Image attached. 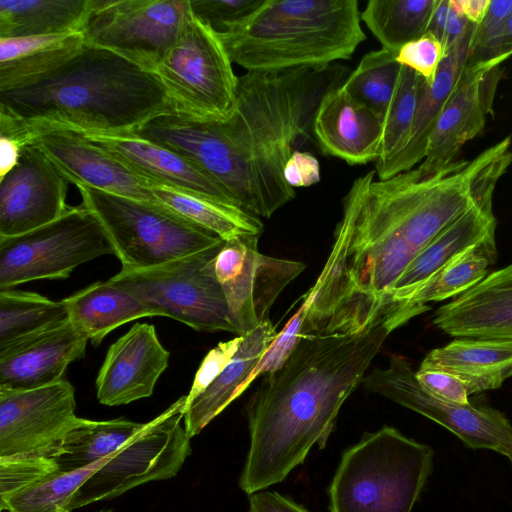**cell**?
Listing matches in <instances>:
<instances>
[{
    "instance_id": "6da1fadb",
    "label": "cell",
    "mask_w": 512,
    "mask_h": 512,
    "mask_svg": "<svg viewBox=\"0 0 512 512\" xmlns=\"http://www.w3.org/2000/svg\"><path fill=\"white\" fill-rule=\"evenodd\" d=\"M349 76L339 63L323 68L247 71L238 76L229 119L204 121L175 110L151 118L132 133L193 162L220 183L246 211L270 218L293 200L284 167L312 134L323 96Z\"/></svg>"
},
{
    "instance_id": "7a4b0ae2",
    "label": "cell",
    "mask_w": 512,
    "mask_h": 512,
    "mask_svg": "<svg viewBox=\"0 0 512 512\" xmlns=\"http://www.w3.org/2000/svg\"><path fill=\"white\" fill-rule=\"evenodd\" d=\"M371 170L343 199L332 251L320 274L335 300L376 309L417 254L475 205L469 177L448 166H419L384 180Z\"/></svg>"
},
{
    "instance_id": "3957f363",
    "label": "cell",
    "mask_w": 512,
    "mask_h": 512,
    "mask_svg": "<svg viewBox=\"0 0 512 512\" xmlns=\"http://www.w3.org/2000/svg\"><path fill=\"white\" fill-rule=\"evenodd\" d=\"M392 313L356 331L304 335L285 363L265 374L246 404L243 492L250 496L282 482L314 446H326L343 403L398 328Z\"/></svg>"
},
{
    "instance_id": "277c9868",
    "label": "cell",
    "mask_w": 512,
    "mask_h": 512,
    "mask_svg": "<svg viewBox=\"0 0 512 512\" xmlns=\"http://www.w3.org/2000/svg\"><path fill=\"white\" fill-rule=\"evenodd\" d=\"M172 110L154 72L84 42L32 84L0 92V130L29 145L55 131L132 132Z\"/></svg>"
},
{
    "instance_id": "5b68a950",
    "label": "cell",
    "mask_w": 512,
    "mask_h": 512,
    "mask_svg": "<svg viewBox=\"0 0 512 512\" xmlns=\"http://www.w3.org/2000/svg\"><path fill=\"white\" fill-rule=\"evenodd\" d=\"M218 35L232 63L263 72L327 67L366 39L357 0H264Z\"/></svg>"
},
{
    "instance_id": "8992f818",
    "label": "cell",
    "mask_w": 512,
    "mask_h": 512,
    "mask_svg": "<svg viewBox=\"0 0 512 512\" xmlns=\"http://www.w3.org/2000/svg\"><path fill=\"white\" fill-rule=\"evenodd\" d=\"M434 451L384 426L342 454L329 486L330 512H412L433 469Z\"/></svg>"
},
{
    "instance_id": "52a82bcc",
    "label": "cell",
    "mask_w": 512,
    "mask_h": 512,
    "mask_svg": "<svg viewBox=\"0 0 512 512\" xmlns=\"http://www.w3.org/2000/svg\"><path fill=\"white\" fill-rule=\"evenodd\" d=\"M82 204L104 228L125 269L158 266L210 248L223 239L168 207L75 185Z\"/></svg>"
},
{
    "instance_id": "ba28073f",
    "label": "cell",
    "mask_w": 512,
    "mask_h": 512,
    "mask_svg": "<svg viewBox=\"0 0 512 512\" xmlns=\"http://www.w3.org/2000/svg\"><path fill=\"white\" fill-rule=\"evenodd\" d=\"M224 242L158 266L121 268L109 280L156 316L178 320L197 331H226L239 336L215 274L216 257Z\"/></svg>"
},
{
    "instance_id": "9c48e42d",
    "label": "cell",
    "mask_w": 512,
    "mask_h": 512,
    "mask_svg": "<svg viewBox=\"0 0 512 512\" xmlns=\"http://www.w3.org/2000/svg\"><path fill=\"white\" fill-rule=\"evenodd\" d=\"M154 73L179 113L221 122L235 110L238 76L232 61L218 32L193 12Z\"/></svg>"
},
{
    "instance_id": "30bf717a",
    "label": "cell",
    "mask_w": 512,
    "mask_h": 512,
    "mask_svg": "<svg viewBox=\"0 0 512 512\" xmlns=\"http://www.w3.org/2000/svg\"><path fill=\"white\" fill-rule=\"evenodd\" d=\"M113 246L96 216L83 204L29 232L0 237V290L39 279H65L76 267Z\"/></svg>"
},
{
    "instance_id": "8fae6325",
    "label": "cell",
    "mask_w": 512,
    "mask_h": 512,
    "mask_svg": "<svg viewBox=\"0 0 512 512\" xmlns=\"http://www.w3.org/2000/svg\"><path fill=\"white\" fill-rule=\"evenodd\" d=\"M186 395L101 460L75 492L71 511L122 495L151 481L174 477L191 453L183 421Z\"/></svg>"
},
{
    "instance_id": "7c38bea8",
    "label": "cell",
    "mask_w": 512,
    "mask_h": 512,
    "mask_svg": "<svg viewBox=\"0 0 512 512\" xmlns=\"http://www.w3.org/2000/svg\"><path fill=\"white\" fill-rule=\"evenodd\" d=\"M192 14L190 0H95L84 42L154 72Z\"/></svg>"
},
{
    "instance_id": "4fadbf2b",
    "label": "cell",
    "mask_w": 512,
    "mask_h": 512,
    "mask_svg": "<svg viewBox=\"0 0 512 512\" xmlns=\"http://www.w3.org/2000/svg\"><path fill=\"white\" fill-rule=\"evenodd\" d=\"M362 385L443 426L467 447L504 455L512 466V425L505 414L491 407L433 397L421 388L405 358L391 356L389 365L373 369L365 375Z\"/></svg>"
},
{
    "instance_id": "5bb4252c",
    "label": "cell",
    "mask_w": 512,
    "mask_h": 512,
    "mask_svg": "<svg viewBox=\"0 0 512 512\" xmlns=\"http://www.w3.org/2000/svg\"><path fill=\"white\" fill-rule=\"evenodd\" d=\"M258 241V235L225 240L215 261V274L239 335L269 320L281 291L306 267L302 262L260 253Z\"/></svg>"
},
{
    "instance_id": "9a60e30c",
    "label": "cell",
    "mask_w": 512,
    "mask_h": 512,
    "mask_svg": "<svg viewBox=\"0 0 512 512\" xmlns=\"http://www.w3.org/2000/svg\"><path fill=\"white\" fill-rule=\"evenodd\" d=\"M74 387L65 379L25 390L0 388V458L56 452L76 426Z\"/></svg>"
},
{
    "instance_id": "2e32d148",
    "label": "cell",
    "mask_w": 512,
    "mask_h": 512,
    "mask_svg": "<svg viewBox=\"0 0 512 512\" xmlns=\"http://www.w3.org/2000/svg\"><path fill=\"white\" fill-rule=\"evenodd\" d=\"M502 59H469L443 107L430 135L426 156L418 165L436 173L455 161L460 149L485 127L497 85L502 77Z\"/></svg>"
},
{
    "instance_id": "e0dca14e",
    "label": "cell",
    "mask_w": 512,
    "mask_h": 512,
    "mask_svg": "<svg viewBox=\"0 0 512 512\" xmlns=\"http://www.w3.org/2000/svg\"><path fill=\"white\" fill-rule=\"evenodd\" d=\"M67 178L35 144L22 150L18 164L0 179V237L16 236L61 217Z\"/></svg>"
},
{
    "instance_id": "ac0fdd59",
    "label": "cell",
    "mask_w": 512,
    "mask_h": 512,
    "mask_svg": "<svg viewBox=\"0 0 512 512\" xmlns=\"http://www.w3.org/2000/svg\"><path fill=\"white\" fill-rule=\"evenodd\" d=\"M169 356L153 325L134 324L107 351L96 378L98 401L118 406L150 397Z\"/></svg>"
},
{
    "instance_id": "d6986e66",
    "label": "cell",
    "mask_w": 512,
    "mask_h": 512,
    "mask_svg": "<svg viewBox=\"0 0 512 512\" xmlns=\"http://www.w3.org/2000/svg\"><path fill=\"white\" fill-rule=\"evenodd\" d=\"M81 134L151 184L237 205L220 183L170 149L131 132Z\"/></svg>"
},
{
    "instance_id": "ffe728a7",
    "label": "cell",
    "mask_w": 512,
    "mask_h": 512,
    "mask_svg": "<svg viewBox=\"0 0 512 512\" xmlns=\"http://www.w3.org/2000/svg\"><path fill=\"white\" fill-rule=\"evenodd\" d=\"M86 335L69 319L0 348V388L25 390L58 382L85 355Z\"/></svg>"
},
{
    "instance_id": "44dd1931",
    "label": "cell",
    "mask_w": 512,
    "mask_h": 512,
    "mask_svg": "<svg viewBox=\"0 0 512 512\" xmlns=\"http://www.w3.org/2000/svg\"><path fill=\"white\" fill-rule=\"evenodd\" d=\"M67 180L140 201L157 202L148 181L81 133L55 131L35 142Z\"/></svg>"
},
{
    "instance_id": "7402d4cb",
    "label": "cell",
    "mask_w": 512,
    "mask_h": 512,
    "mask_svg": "<svg viewBox=\"0 0 512 512\" xmlns=\"http://www.w3.org/2000/svg\"><path fill=\"white\" fill-rule=\"evenodd\" d=\"M312 135L326 155L350 165L375 162L380 156L383 117L340 85L321 99L313 118Z\"/></svg>"
},
{
    "instance_id": "603a6c76",
    "label": "cell",
    "mask_w": 512,
    "mask_h": 512,
    "mask_svg": "<svg viewBox=\"0 0 512 512\" xmlns=\"http://www.w3.org/2000/svg\"><path fill=\"white\" fill-rule=\"evenodd\" d=\"M433 324L456 338L512 340V264L441 306Z\"/></svg>"
},
{
    "instance_id": "cb8c5ba5",
    "label": "cell",
    "mask_w": 512,
    "mask_h": 512,
    "mask_svg": "<svg viewBox=\"0 0 512 512\" xmlns=\"http://www.w3.org/2000/svg\"><path fill=\"white\" fill-rule=\"evenodd\" d=\"M492 199H485L471 207L417 254L389 292V306L397 307L406 301L452 259L495 234L497 222Z\"/></svg>"
},
{
    "instance_id": "d4e9b609",
    "label": "cell",
    "mask_w": 512,
    "mask_h": 512,
    "mask_svg": "<svg viewBox=\"0 0 512 512\" xmlns=\"http://www.w3.org/2000/svg\"><path fill=\"white\" fill-rule=\"evenodd\" d=\"M475 25L461 43L446 53L433 83L429 85L422 79L408 141L392 160L375 170L380 180L409 171L424 160L434 125L470 59Z\"/></svg>"
},
{
    "instance_id": "484cf974",
    "label": "cell",
    "mask_w": 512,
    "mask_h": 512,
    "mask_svg": "<svg viewBox=\"0 0 512 512\" xmlns=\"http://www.w3.org/2000/svg\"><path fill=\"white\" fill-rule=\"evenodd\" d=\"M277 334L276 327L270 320H266L242 335L241 345L229 364L200 396L184 408V427L191 438L198 435L246 390L248 376Z\"/></svg>"
},
{
    "instance_id": "4316f807",
    "label": "cell",
    "mask_w": 512,
    "mask_h": 512,
    "mask_svg": "<svg viewBox=\"0 0 512 512\" xmlns=\"http://www.w3.org/2000/svg\"><path fill=\"white\" fill-rule=\"evenodd\" d=\"M420 367L456 375L469 394L494 390L512 377V340L457 338L431 350Z\"/></svg>"
},
{
    "instance_id": "83f0119b",
    "label": "cell",
    "mask_w": 512,
    "mask_h": 512,
    "mask_svg": "<svg viewBox=\"0 0 512 512\" xmlns=\"http://www.w3.org/2000/svg\"><path fill=\"white\" fill-rule=\"evenodd\" d=\"M61 301L68 319L94 346L119 326L143 317H156L140 300L109 279L95 282Z\"/></svg>"
},
{
    "instance_id": "f1b7e54d",
    "label": "cell",
    "mask_w": 512,
    "mask_h": 512,
    "mask_svg": "<svg viewBox=\"0 0 512 512\" xmlns=\"http://www.w3.org/2000/svg\"><path fill=\"white\" fill-rule=\"evenodd\" d=\"M496 257L495 234L460 253L396 307L401 326L429 310L430 303L457 297L477 285L487 277Z\"/></svg>"
},
{
    "instance_id": "f546056e",
    "label": "cell",
    "mask_w": 512,
    "mask_h": 512,
    "mask_svg": "<svg viewBox=\"0 0 512 512\" xmlns=\"http://www.w3.org/2000/svg\"><path fill=\"white\" fill-rule=\"evenodd\" d=\"M95 0H0V38L81 33Z\"/></svg>"
},
{
    "instance_id": "4dcf8cb0",
    "label": "cell",
    "mask_w": 512,
    "mask_h": 512,
    "mask_svg": "<svg viewBox=\"0 0 512 512\" xmlns=\"http://www.w3.org/2000/svg\"><path fill=\"white\" fill-rule=\"evenodd\" d=\"M158 203L212 231L223 240L263 231L260 218L240 206L227 204L166 186H150Z\"/></svg>"
},
{
    "instance_id": "1f68e13d",
    "label": "cell",
    "mask_w": 512,
    "mask_h": 512,
    "mask_svg": "<svg viewBox=\"0 0 512 512\" xmlns=\"http://www.w3.org/2000/svg\"><path fill=\"white\" fill-rule=\"evenodd\" d=\"M144 426L145 423L124 418L105 421L81 418L56 449L54 460L58 470L73 471L97 463L135 436Z\"/></svg>"
},
{
    "instance_id": "d6a6232c",
    "label": "cell",
    "mask_w": 512,
    "mask_h": 512,
    "mask_svg": "<svg viewBox=\"0 0 512 512\" xmlns=\"http://www.w3.org/2000/svg\"><path fill=\"white\" fill-rule=\"evenodd\" d=\"M438 0H370L361 21L383 49L398 52L428 31Z\"/></svg>"
},
{
    "instance_id": "836d02e7",
    "label": "cell",
    "mask_w": 512,
    "mask_h": 512,
    "mask_svg": "<svg viewBox=\"0 0 512 512\" xmlns=\"http://www.w3.org/2000/svg\"><path fill=\"white\" fill-rule=\"evenodd\" d=\"M66 319L62 301L12 288L0 290V348Z\"/></svg>"
},
{
    "instance_id": "e575fe53",
    "label": "cell",
    "mask_w": 512,
    "mask_h": 512,
    "mask_svg": "<svg viewBox=\"0 0 512 512\" xmlns=\"http://www.w3.org/2000/svg\"><path fill=\"white\" fill-rule=\"evenodd\" d=\"M100 465L101 460L78 470H55L0 500L1 511L72 512L70 503L75 492Z\"/></svg>"
},
{
    "instance_id": "d590c367",
    "label": "cell",
    "mask_w": 512,
    "mask_h": 512,
    "mask_svg": "<svg viewBox=\"0 0 512 512\" xmlns=\"http://www.w3.org/2000/svg\"><path fill=\"white\" fill-rule=\"evenodd\" d=\"M396 55L397 52L383 48L365 54L342 84L355 100L381 117L391 101L401 69Z\"/></svg>"
},
{
    "instance_id": "8d00e7d4",
    "label": "cell",
    "mask_w": 512,
    "mask_h": 512,
    "mask_svg": "<svg viewBox=\"0 0 512 512\" xmlns=\"http://www.w3.org/2000/svg\"><path fill=\"white\" fill-rule=\"evenodd\" d=\"M422 78L406 66H401L398 81L383 117L380 156L375 170L392 160L405 147L417 106Z\"/></svg>"
},
{
    "instance_id": "74e56055",
    "label": "cell",
    "mask_w": 512,
    "mask_h": 512,
    "mask_svg": "<svg viewBox=\"0 0 512 512\" xmlns=\"http://www.w3.org/2000/svg\"><path fill=\"white\" fill-rule=\"evenodd\" d=\"M84 44L82 33L25 57L0 63V92L25 87L72 57Z\"/></svg>"
},
{
    "instance_id": "f35d334b",
    "label": "cell",
    "mask_w": 512,
    "mask_h": 512,
    "mask_svg": "<svg viewBox=\"0 0 512 512\" xmlns=\"http://www.w3.org/2000/svg\"><path fill=\"white\" fill-rule=\"evenodd\" d=\"M54 452L0 458V500L58 470Z\"/></svg>"
},
{
    "instance_id": "ab89813d",
    "label": "cell",
    "mask_w": 512,
    "mask_h": 512,
    "mask_svg": "<svg viewBox=\"0 0 512 512\" xmlns=\"http://www.w3.org/2000/svg\"><path fill=\"white\" fill-rule=\"evenodd\" d=\"M511 15L512 0H491L483 20L475 25L471 42V60L486 61L499 58L503 35Z\"/></svg>"
},
{
    "instance_id": "60d3db41",
    "label": "cell",
    "mask_w": 512,
    "mask_h": 512,
    "mask_svg": "<svg viewBox=\"0 0 512 512\" xmlns=\"http://www.w3.org/2000/svg\"><path fill=\"white\" fill-rule=\"evenodd\" d=\"M306 316V305L301 304L297 312L278 332L259 364L245 382V389L260 375L278 370L288 359L302 337V326Z\"/></svg>"
},
{
    "instance_id": "b9f144b4",
    "label": "cell",
    "mask_w": 512,
    "mask_h": 512,
    "mask_svg": "<svg viewBox=\"0 0 512 512\" xmlns=\"http://www.w3.org/2000/svg\"><path fill=\"white\" fill-rule=\"evenodd\" d=\"M446 52L442 43L431 33L403 45L396 55V61L416 72L431 85Z\"/></svg>"
},
{
    "instance_id": "7bdbcfd3",
    "label": "cell",
    "mask_w": 512,
    "mask_h": 512,
    "mask_svg": "<svg viewBox=\"0 0 512 512\" xmlns=\"http://www.w3.org/2000/svg\"><path fill=\"white\" fill-rule=\"evenodd\" d=\"M264 0H190L193 14L223 32L258 9Z\"/></svg>"
},
{
    "instance_id": "ee69618b",
    "label": "cell",
    "mask_w": 512,
    "mask_h": 512,
    "mask_svg": "<svg viewBox=\"0 0 512 512\" xmlns=\"http://www.w3.org/2000/svg\"><path fill=\"white\" fill-rule=\"evenodd\" d=\"M242 340L243 336L239 335L231 340L220 342L206 354L186 395L184 408L200 396L220 375L238 351Z\"/></svg>"
},
{
    "instance_id": "f6af8a7d",
    "label": "cell",
    "mask_w": 512,
    "mask_h": 512,
    "mask_svg": "<svg viewBox=\"0 0 512 512\" xmlns=\"http://www.w3.org/2000/svg\"><path fill=\"white\" fill-rule=\"evenodd\" d=\"M472 25L450 7L448 0H438L427 32L442 43L447 53L465 39Z\"/></svg>"
},
{
    "instance_id": "bcb514c9",
    "label": "cell",
    "mask_w": 512,
    "mask_h": 512,
    "mask_svg": "<svg viewBox=\"0 0 512 512\" xmlns=\"http://www.w3.org/2000/svg\"><path fill=\"white\" fill-rule=\"evenodd\" d=\"M415 377L421 388L435 398L457 404L470 403L466 384L452 373L419 367Z\"/></svg>"
},
{
    "instance_id": "7dc6e473",
    "label": "cell",
    "mask_w": 512,
    "mask_h": 512,
    "mask_svg": "<svg viewBox=\"0 0 512 512\" xmlns=\"http://www.w3.org/2000/svg\"><path fill=\"white\" fill-rule=\"evenodd\" d=\"M69 36L70 35H32L0 38V63L13 61L33 54L53 46Z\"/></svg>"
},
{
    "instance_id": "c3c4849f",
    "label": "cell",
    "mask_w": 512,
    "mask_h": 512,
    "mask_svg": "<svg viewBox=\"0 0 512 512\" xmlns=\"http://www.w3.org/2000/svg\"><path fill=\"white\" fill-rule=\"evenodd\" d=\"M283 174L294 189L312 186L320 181V164L310 152L295 150L287 160Z\"/></svg>"
},
{
    "instance_id": "681fc988",
    "label": "cell",
    "mask_w": 512,
    "mask_h": 512,
    "mask_svg": "<svg viewBox=\"0 0 512 512\" xmlns=\"http://www.w3.org/2000/svg\"><path fill=\"white\" fill-rule=\"evenodd\" d=\"M247 512H310L293 500L274 491H259L249 497Z\"/></svg>"
},
{
    "instance_id": "f907efd6",
    "label": "cell",
    "mask_w": 512,
    "mask_h": 512,
    "mask_svg": "<svg viewBox=\"0 0 512 512\" xmlns=\"http://www.w3.org/2000/svg\"><path fill=\"white\" fill-rule=\"evenodd\" d=\"M23 148L17 140L0 135V179L18 164Z\"/></svg>"
},
{
    "instance_id": "816d5d0a",
    "label": "cell",
    "mask_w": 512,
    "mask_h": 512,
    "mask_svg": "<svg viewBox=\"0 0 512 512\" xmlns=\"http://www.w3.org/2000/svg\"><path fill=\"white\" fill-rule=\"evenodd\" d=\"M450 7L469 22L479 24L486 15L491 0H448Z\"/></svg>"
},
{
    "instance_id": "f5cc1de1",
    "label": "cell",
    "mask_w": 512,
    "mask_h": 512,
    "mask_svg": "<svg viewBox=\"0 0 512 512\" xmlns=\"http://www.w3.org/2000/svg\"><path fill=\"white\" fill-rule=\"evenodd\" d=\"M512 55V15L510 16L502 39L499 58L505 61Z\"/></svg>"
},
{
    "instance_id": "db71d44e",
    "label": "cell",
    "mask_w": 512,
    "mask_h": 512,
    "mask_svg": "<svg viewBox=\"0 0 512 512\" xmlns=\"http://www.w3.org/2000/svg\"><path fill=\"white\" fill-rule=\"evenodd\" d=\"M100 512H111L110 510H101Z\"/></svg>"
}]
</instances>
